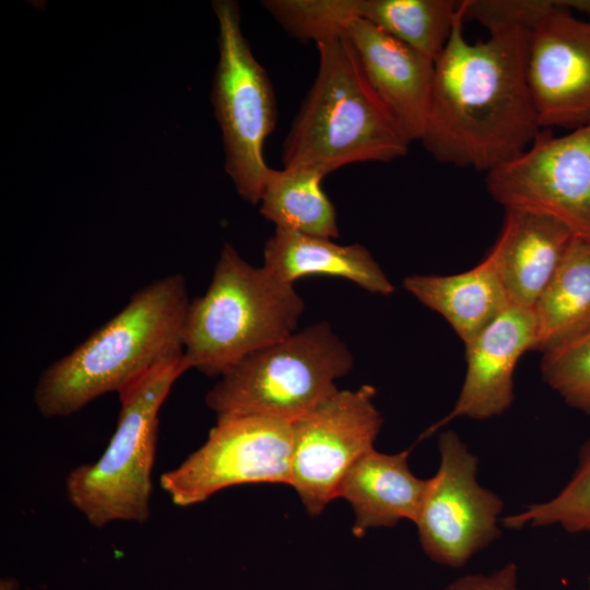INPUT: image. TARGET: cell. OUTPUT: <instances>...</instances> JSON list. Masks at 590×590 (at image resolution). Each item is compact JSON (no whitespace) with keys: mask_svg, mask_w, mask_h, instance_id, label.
I'll use <instances>...</instances> for the list:
<instances>
[{"mask_svg":"<svg viewBox=\"0 0 590 590\" xmlns=\"http://www.w3.org/2000/svg\"><path fill=\"white\" fill-rule=\"evenodd\" d=\"M438 449L439 468L427 479L415 524L433 562L460 568L500 536L504 503L477 482V458L456 432L441 433Z\"/></svg>","mask_w":590,"mask_h":590,"instance_id":"9c48e42d","label":"cell"},{"mask_svg":"<svg viewBox=\"0 0 590 590\" xmlns=\"http://www.w3.org/2000/svg\"><path fill=\"white\" fill-rule=\"evenodd\" d=\"M465 345L467 371L451 411L423 435L459 417L488 420L507 411L514 399V375L520 357L535 350L533 308L509 305Z\"/></svg>","mask_w":590,"mask_h":590,"instance_id":"4fadbf2b","label":"cell"},{"mask_svg":"<svg viewBox=\"0 0 590 590\" xmlns=\"http://www.w3.org/2000/svg\"><path fill=\"white\" fill-rule=\"evenodd\" d=\"M558 3L569 11H578L590 16V0H557Z\"/></svg>","mask_w":590,"mask_h":590,"instance_id":"4316f807","label":"cell"},{"mask_svg":"<svg viewBox=\"0 0 590 590\" xmlns=\"http://www.w3.org/2000/svg\"><path fill=\"white\" fill-rule=\"evenodd\" d=\"M213 9L220 56L211 99L222 130L225 169L238 194L258 204L270 169L263 145L278 120L275 96L268 73L243 35L237 3L216 0Z\"/></svg>","mask_w":590,"mask_h":590,"instance_id":"52a82bcc","label":"cell"},{"mask_svg":"<svg viewBox=\"0 0 590 590\" xmlns=\"http://www.w3.org/2000/svg\"><path fill=\"white\" fill-rule=\"evenodd\" d=\"M304 309L293 284L251 266L226 244L206 291L190 300L184 359L189 369L221 377L249 355L296 332Z\"/></svg>","mask_w":590,"mask_h":590,"instance_id":"277c9868","label":"cell"},{"mask_svg":"<svg viewBox=\"0 0 590 590\" xmlns=\"http://www.w3.org/2000/svg\"><path fill=\"white\" fill-rule=\"evenodd\" d=\"M574 233L538 212L507 210L488 255L511 305L533 308L565 257Z\"/></svg>","mask_w":590,"mask_h":590,"instance_id":"9a60e30c","label":"cell"},{"mask_svg":"<svg viewBox=\"0 0 590 590\" xmlns=\"http://www.w3.org/2000/svg\"><path fill=\"white\" fill-rule=\"evenodd\" d=\"M262 5L291 36L316 44L344 35L358 19V0H266Z\"/></svg>","mask_w":590,"mask_h":590,"instance_id":"603a6c76","label":"cell"},{"mask_svg":"<svg viewBox=\"0 0 590 590\" xmlns=\"http://www.w3.org/2000/svg\"><path fill=\"white\" fill-rule=\"evenodd\" d=\"M187 370L181 356L120 391L117 424L107 447L96 461L81 464L67 475V498L92 527L148 520L158 413Z\"/></svg>","mask_w":590,"mask_h":590,"instance_id":"5b68a950","label":"cell"},{"mask_svg":"<svg viewBox=\"0 0 590 590\" xmlns=\"http://www.w3.org/2000/svg\"><path fill=\"white\" fill-rule=\"evenodd\" d=\"M541 373L568 405L590 415V329L543 353Z\"/></svg>","mask_w":590,"mask_h":590,"instance_id":"cb8c5ba5","label":"cell"},{"mask_svg":"<svg viewBox=\"0 0 590 590\" xmlns=\"http://www.w3.org/2000/svg\"><path fill=\"white\" fill-rule=\"evenodd\" d=\"M527 73L541 129L590 122V20L552 0L529 31Z\"/></svg>","mask_w":590,"mask_h":590,"instance_id":"7c38bea8","label":"cell"},{"mask_svg":"<svg viewBox=\"0 0 590 590\" xmlns=\"http://www.w3.org/2000/svg\"><path fill=\"white\" fill-rule=\"evenodd\" d=\"M19 582L15 578L4 577L0 581V590H17Z\"/></svg>","mask_w":590,"mask_h":590,"instance_id":"83f0119b","label":"cell"},{"mask_svg":"<svg viewBox=\"0 0 590 590\" xmlns=\"http://www.w3.org/2000/svg\"><path fill=\"white\" fill-rule=\"evenodd\" d=\"M440 590H519L518 567L508 563L489 574H469Z\"/></svg>","mask_w":590,"mask_h":590,"instance_id":"484cf974","label":"cell"},{"mask_svg":"<svg viewBox=\"0 0 590 590\" xmlns=\"http://www.w3.org/2000/svg\"><path fill=\"white\" fill-rule=\"evenodd\" d=\"M403 287L442 316L464 344L511 305L488 253L464 272L406 276Z\"/></svg>","mask_w":590,"mask_h":590,"instance_id":"ac0fdd59","label":"cell"},{"mask_svg":"<svg viewBox=\"0 0 590 590\" xmlns=\"http://www.w3.org/2000/svg\"><path fill=\"white\" fill-rule=\"evenodd\" d=\"M326 176L308 166L270 168L258 203L260 213L275 228L338 238L337 213L321 186Z\"/></svg>","mask_w":590,"mask_h":590,"instance_id":"ffe728a7","label":"cell"},{"mask_svg":"<svg viewBox=\"0 0 590 590\" xmlns=\"http://www.w3.org/2000/svg\"><path fill=\"white\" fill-rule=\"evenodd\" d=\"M585 590H590V578H589V587L587 589H585Z\"/></svg>","mask_w":590,"mask_h":590,"instance_id":"f1b7e54d","label":"cell"},{"mask_svg":"<svg viewBox=\"0 0 590 590\" xmlns=\"http://www.w3.org/2000/svg\"><path fill=\"white\" fill-rule=\"evenodd\" d=\"M353 355L327 322L296 331L243 359L205 396L217 417L262 415L294 422L338 391Z\"/></svg>","mask_w":590,"mask_h":590,"instance_id":"8992f818","label":"cell"},{"mask_svg":"<svg viewBox=\"0 0 590 590\" xmlns=\"http://www.w3.org/2000/svg\"><path fill=\"white\" fill-rule=\"evenodd\" d=\"M293 422L262 415L217 417L206 440L177 468L164 472L161 487L172 503L188 507L240 484H290Z\"/></svg>","mask_w":590,"mask_h":590,"instance_id":"ba28073f","label":"cell"},{"mask_svg":"<svg viewBox=\"0 0 590 590\" xmlns=\"http://www.w3.org/2000/svg\"><path fill=\"white\" fill-rule=\"evenodd\" d=\"M410 450L384 453L371 449L347 471L339 497L352 506L353 533L392 527L400 520L415 523L427 489V480L414 475L409 467Z\"/></svg>","mask_w":590,"mask_h":590,"instance_id":"2e32d148","label":"cell"},{"mask_svg":"<svg viewBox=\"0 0 590 590\" xmlns=\"http://www.w3.org/2000/svg\"><path fill=\"white\" fill-rule=\"evenodd\" d=\"M344 35L400 130L410 142L422 141L430 110L435 62L362 19L351 21Z\"/></svg>","mask_w":590,"mask_h":590,"instance_id":"5bb4252c","label":"cell"},{"mask_svg":"<svg viewBox=\"0 0 590 590\" xmlns=\"http://www.w3.org/2000/svg\"><path fill=\"white\" fill-rule=\"evenodd\" d=\"M263 268L293 284L307 276L349 280L371 294L388 296L394 287L371 253L362 245H339L329 238L275 228L263 249Z\"/></svg>","mask_w":590,"mask_h":590,"instance_id":"e0dca14e","label":"cell"},{"mask_svg":"<svg viewBox=\"0 0 590 590\" xmlns=\"http://www.w3.org/2000/svg\"><path fill=\"white\" fill-rule=\"evenodd\" d=\"M461 3L456 0H358V19L435 62L450 37Z\"/></svg>","mask_w":590,"mask_h":590,"instance_id":"44dd1931","label":"cell"},{"mask_svg":"<svg viewBox=\"0 0 590 590\" xmlns=\"http://www.w3.org/2000/svg\"><path fill=\"white\" fill-rule=\"evenodd\" d=\"M189 304L179 273L142 286L119 312L42 371L34 389L38 412L48 418L72 415L184 356Z\"/></svg>","mask_w":590,"mask_h":590,"instance_id":"7a4b0ae2","label":"cell"},{"mask_svg":"<svg viewBox=\"0 0 590 590\" xmlns=\"http://www.w3.org/2000/svg\"><path fill=\"white\" fill-rule=\"evenodd\" d=\"M318 72L285 139L283 166L326 175L365 162H392L411 142L370 86L345 35L316 44Z\"/></svg>","mask_w":590,"mask_h":590,"instance_id":"3957f363","label":"cell"},{"mask_svg":"<svg viewBox=\"0 0 590 590\" xmlns=\"http://www.w3.org/2000/svg\"><path fill=\"white\" fill-rule=\"evenodd\" d=\"M500 522L508 529L559 526L570 533L590 532V439L580 451L575 474L556 496L506 516Z\"/></svg>","mask_w":590,"mask_h":590,"instance_id":"7402d4cb","label":"cell"},{"mask_svg":"<svg viewBox=\"0 0 590 590\" xmlns=\"http://www.w3.org/2000/svg\"><path fill=\"white\" fill-rule=\"evenodd\" d=\"M375 394L369 385L338 390L293 422L290 485L309 515L339 497L350 468L374 449L382 425Z\"/></svg>","mask_w":590,"mask_h":590,"instance_id":"8fae6325","label":"cell"},{"mask_svg":"<svg viewBox=\"0 0 590 590\" xmlns=\"http://www.w3.org/2000/svg\"><path fill=\"white\" fill-rule=\"evenodd\" d=\"M533 311L543 353L590 329V239L574 237Z\"/></svg>","mask_w":590,"mask_h":590,"instance_id":"d6986e66","label":"cell"},{"mask_svg":"<svg viewBox=\"0 0 590 590\" xmlns=\"http://www.w3.org/2000/svg\"><path fill=\"white\" fill-rule=\"evenodd\" d=\"M551 5L552 0H464V21H476L487 30L519 26L530 31Z\"/></svg>","mask_w":590,"mask_h":590,"instance_id":"d4e9b609","label":"cell"},{"mask_svg":"<svg viewBox=\"0 0 590 590\" xmlns=\"http://www.w3.org/2000/svg\"><path fill=\"white\" fill-rule=\"evenodd\" d=\"M464 0L435 61L430 110L422 144L438 162L489 172L523 152L542 131L532 99L529 30L489 28L471 44Z\"/></svg>","mask_w":590,"mask_h":590,"instance_id":"6da1fadb","label":"cell"},{"mask_svg":"<svg viewBox=\"0 0 590 590\" xmlns=\"http://www.w3.org/2000/svg\"><path fill=\"white\" fill-rule=\"evenodd\" d=\"M485 184L506 211L550 215L590 239V122L558 137L541 131L523 152L487 172Z\"/></svg>","mask_w":590,"mask_h":590,"instance_id":"30bf717a","label":"cell"}]
</instances>
